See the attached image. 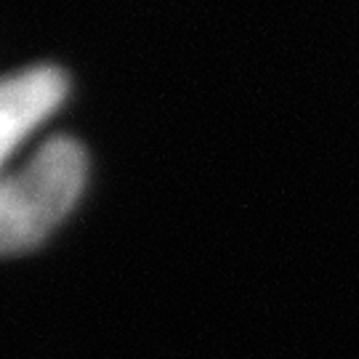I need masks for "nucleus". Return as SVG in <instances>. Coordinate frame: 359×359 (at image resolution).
Masks as SVG:
<instances>
[{
  "label": "nucleus",
  "instance_id": "obj_2",
  "mask_svg": "<svg viewBox=\"0 0 359 359\" xmlns=\"http://www.w3.org/2000/svg\"><path fill=\"white\" fill-rule=\"evenodd\" d=\"M67 96V75L56 67H32L6 77L0 88V154L8 163L25 142Z\"/></svg>",
  "mask_w": 359,
  "mask_h": 359
},
{
  "label": "nucleus",
  "instance_id": "obj_1",
  "mask_svg": "<svg viewBox=\"0 0 359 359\" xmlns=\"http://www.w3.org/2000/svg\"><path fill=\"white\" fill-rule=\"evenodd\" d=\"M86 149L56 136L0 187V245L6 253L29 250L72 210L86 187Z\"/></svg>",
  "mask_w": 359,
  "mask_h": 359
}]
</instances>
